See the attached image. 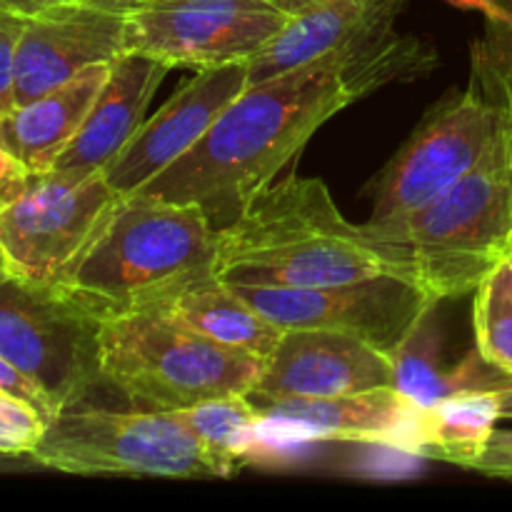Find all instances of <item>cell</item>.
<instances>
[{"instance_id":"6da1fadb","label":"cell","mask_w":512,"mask_h":512,"mask_svg":"<svg viewBox=\"0 0 512 512\" xmlns=\"http://www.w3.org/2000/svg\"><path fill=\"white\" fill-rule=\"evenodd\" d=\"M433 50L388 38L330 53L288 73L245 85L208 133L138 193L195 203L228 225L333 115L363 95L433 68Z\"/></svg>"},{"instance_id":"7a4b0ae2","label":"cell","mask_w":512,"mask_h":512,"mask_svg":"<svg viewBox=\"0 0 512 512\" xmlns=\"http://www.w3.org/2000/svg\"><path fill=\"white\" fill-rule=\"evenodd\" d=\"M215 275L225 283L320 288L398 275L415 280L408 250L340 213L320 178H275L218 228ZM418 283V280H415Z\"/></svg>"},{"instance_id":"3957f363","label":"cell","mask_w":512,"mask_h":512,"mask_svg":"<svg viewBox=\"0 0 512 512\" xmlns=\"http://www.w3.org/2000/svg\"><path fill=\"white\" fill-rule=\"evenodd\" d=\"M473 73L498 108V135L485 158L440 198L393 225L368 228L403 245L415 280L435 300L475 293L498 260L512 253V80L478 48Z\"/></svg>"},{"instance_id":"277c9868","label":"cell","mask_w":512,"mask_h":512,"mask_svg":"<svg viewBox=\"0 0 512 512\" xmlns=\"http://www.w3.org/2000/svg\"><path fill=\"white\" fill-rule=\"evenodd\" d=\"M215 255L218 225L200 205L135 193L115 200L60 285L110 318L215 273Z\"/></svg>"},{"instance_id":"5b68a950","label":"cell","mask_w":512,"mask_h":512,"mask_svg":"<svg viewBox=\"0 0 512 512\" xmlns=\"http://www.w3.org/2000/svg\"><path fill=\"white\" fill-rule=\"evenodd\" d=\"M100 348L103 383L160 413L248 395L263 373V360L203 338L158 303L103 318Z\"/></svg>"},{"instance_id":"8992f818","label":"cell","mask_w":512,"mask_h":512,"mask_svg":"<svg viewBox=\"0 0 512 512\" xmlns=\"http://www.w3.org/2000/svg\"><path fill=\"white\" fill-rule=\"evenodd\" d=\"M103 318L60 283L0 280V355L48 403L50 415L103 383Z\"/></svg>"},{"instance_id":"52a82bcc","label":"cell","mask_w":512,"mask_h":512,"mask_svg":"<svg viewBox=\"0 0 512 512\" xmlns=\"http://www.w3.org/2000/svg\"><path fill=\"white\" fill-rule=\"evenodd\" d=\"M40 468L118 478H213L203 450L173 413L65 405L33 453Z\"/></svg>"},{"instance_id":"ba28073f","label":"cell","mask_w":512,"mask_h":512,"mask_svg":"<svg viewBox=\"0 0 512 512\" xmlns=\"http://www.w3.org/2000/svg\"><path fill=\"white\" fill-rule=\"evenodd\" d=\"M498 108L470 75L468 88L445 95L425 113L373 183L370 225H393L453 188L485 158L498 135Z\"/></svg>"},{"instance_id":"9c48e42d","label":"cell","mask_w":512,"mask_h":512,"mask_svg":"<svg viewBox=\"0 0 512 512\" xmlns=\"http://www.w3.org/2000/svg\"><path fill=\"white\" fill-rule=\"evenodd\" d=\"M125 53L165 68L248 63L290 20L273 0H125Z\"/></svg>"},{"instance_id":"30bf717a","label":"cell","mask_w":512,"mask_h":512,"mask_svg":"<svg viewBox=\"0 0 512 512\" xmlns=\"http://www.w3.org/2000/svg\"><path fill=\"white\" fill-rule=\"evenodd\" d=\"M118 198L103 173L83 180L33 175L28 190L0 210V253L8 275L63 283Z\"/></svg>"},{"instance_id":"8fae6325","label":"cell","mask_w":512,"mask_h":512,"mask_svg":"<svg viewBox=\"0 0 512 512\" xmlns=\"http://www.w3.org/2000/svg\"><path fill=\"white\" fill-rule=\"evenodd\" d=\"M270 323L283 330L310 328L358 335L383 350H393L440 300L430 298L415 280L398 275L358 280L348 285L285 288V285L228 283Z\"/></svg>"},{"instance_id":"7c38bea8","label":"cell","mask_w":512,"mask_h":512,"mask_svg":"<svg viewBox=\"0 0 512 512\" xmlns=\"http://www.w3.org/2000/svg\"><path fill=\"white\" fill-rule=\"evenodd\" d=\"M125 0H78L30 15L15 60V108L125 53Z\"/></svg>"},{"instance_id":"4fadbf2b","label":"cell","mask_w":512,"mask_h":512,"mask_svg":"<svg viewBox=\"0 0 512 512\" xmlns=\"http://www.w3.org/2000/svg\"><path fill=\"white\" fill-rule=\"evenodd\" d=\"M248 85V63H228L198 70L143 120L123 150L105 165L110 188L125 198L158 178L165 168L183 158L218 120V115Z\"/></svg>"},{"instance_id":"5bb4252c","label":"cell","mask_w":512,"mask_h":512,"mask_svg":"<svg viewBox=\"0 0 512 512\" xmlns=\"http://www.w3.org/2000/svg\"><path fill=\"white\" fill-rule=\"evenodd\" d=\"M380 388H393L388 350L358 335L293 328L285 330L248 395L333 398Z\"/></svg>"},{"instance_id":"9a60e30c","label":"cell","mask_w":512,"mask_h":512,"mask_svg":"<svg viewBox=\"0 0 512 512\" xmlns=\"http://www.w3.org/2000/svg\"><path fill=\"white\" fill-rule=\"evenodd\" d=\"M263 418L298 440H350L418 453L420 408L395 388L333 398H258Z\"/></svg>"},{"instance_id":"2e32d148","label":"cell","mask_w":512,"mask_h":512,"mask_svg":"<svg viewBox=\"0 0 512 512\" xmlns=\"http://www.w3.org/2000/svg\"><path fill=\"white\" fill-rule=\"evenodd\" d=\"M400 5L403 0H310L248 60V83L388 38Z\"/></svg>"},{"instance_id":"e0dca14e","label":"cell","mask_w":512,"mask_h":512,"mask_svg":"<svg viewBox=\"0 0 512 512\" xmlns=\"http://www.w3.org/2000/svg\"><path fill=\"white\" fill-rule=\"evenodd\" d=\"M168 70L163 63L140 53H123L115 58L88 118L55 160L50 173L65 180H83L103 173L105 165L143 125L150 100Z\"/></svg>"},{"instance_id":"ac0fdd59","label":"cell","mask_w":512,"mask_h":512,"mask_svg":"<svg viewBox=\"0 0 512 512\" xmlns=\"http://www.w3.org/2000/svg\"><path fill=\"white\" fill-rule=\"evenodd\" d=\"M110 65L100 63L80 70L58 88L18 105L5 115V148L28 168L30 175H48L110 75Z\"/></svg>"},{"instance_id":"d6986e66","label":"cell","mask_w":512,"mask_h":512,"mask_svg":"<svg viewBox=\"0 0 512 512\" xmlns=\"http://www.w3.org/2000/svg\"><path fill=\"white\" fill-rule=\"evenodd\" d=\"M438 305L425 310L423 318L390 350L393 388L408 395L420 408L463 393H490L510 383V375L490 365L478 348L458 365L445 363L443 330L438 325Z\"/></svg>"},{"instance_id":"ffe728a7","label":"cell","mask_w":512,"mask_h":512,"mask_svg":"<svg viewBox=\"0 0 512 512\" xmlns=\"http://www.w3.org/2000/svg\"><path fill=\"white\" fill-rule=\"evenodd\" d=\"M158 305H163L173 318H178L180 323H185L203 338L243 350L263 363L270 358L285 333L280 325L270 323L253 305L245 303L215 273L200 275V278L180 285L163 300H158Z\"/></svg>"},{"instance_id":"44dd1931","label":"cell","mask_w":512,"mask_h":512,"mask_svg":"<svg viewBox=\"0 0 512 512\" xmlns=\"http://www.w3.org/2000/svg\"><path fill=\"white\" fill-rule=\"evenodd\" d=\"M173 415L200 445L213 478H230L240 463H253L258 455L265 418L248 395H220Z\"/></svg>"},{"instance_id":"7402d4cb","label":"cell","mask_w":512,"mask_h":512,"mask_svg":"<svg viewBox=\"0 0 512 512\" xmlns=\"http://www.w3.org/2000/svg\"><path fill=\"white\" fill-rule=\"evenodd\" d=\"M500 405L495 393H463L438 400L420 413L418 455L458 465L495 430Z\"/></svg>"},{"instance_id":"603a6c76","label":"cell","mask_w":512,"mask_h":512,"mask_svg":"<svg viewBox=\"0 0 512 512\" xmlns=\"http://www.w3.org/2000/svg\"><path fill=\"white\" fill-rule=\"evenodd\" d=\"M473 330L478 353L512 378V253L475 288Z\"/></svg>"},{"instance_id":"cb8c5ba5","label":"cell","mask_w":512,"mask_h":512,"mask_svg":"<svg viewBox=\"0 0 512 512\" xmlns=\"http://www.w3.org/2000/svg\"><path fill=\"white\" fill-rule=\"evenodd\" d=\"M48 423L50 415L40 405L0 385V458L33 463Z\"/></svg>"},{"instance_id":"d4e9b609","label":"cell","mask_w":512,"mask_h":512,"mask_svg":"<svg viewBox=\"0 0 512 512\" xmlns=\"http://www.w3.org/2000/svg\"><path fill=\"white\" fill-rule=\"evenodd\" d=\"M25 15L0 10V108L15 110V60L25 30Z\"/></svg>"},{"instance_id":"484cf974","label":"cell","mask_w":512,"mask_h":512,"mask_svg":"<svg viewBox=\"0 0 512 512\" xmlns=\"http://www.w3.org/2000/svg\"><path fill=\"white\" fill-rule=\"evenodd\" d=\"M458 465L465 470H473V473L488 475V478L512 480V430L495 428Z\"/></svg>"},{"instance_id":"4316f807","label":"cell","mask_w":512,"mask_h":512,"mask_svg":"<svg viewBox=\"0 0 512 512\" xmlns=\"http://www.w3.org/2000/svg\"><path fill=\"white\" fill-rule=\"evenodd\" d=\"M508 10L505 23H488V38L478 43L475 48L505 75L512 80V0H498Z\"/></svg>"},{"instance_id":"83f0119b","label":"cell","mask_w":512,"mask_h":512,"mask_svg":"<svg viewBox=\"0 0 512 512\" xmlns=\"http://www.w3.org/2000/svg\"><path fill=\"white\" fill-rule=\"evenodd\" d=\"M30 180L33 175L28 173V168L0 143V210L20 198L28 190Z\"/></svg>"},{"instance_id":"f1b7e54d","label":"cell","mask_w":512,"mask_h":512,"mask_svg":"<svg viewBox=\"0 0 512 512\" xmlns=\"http://www.w3.org/2000/svg\"><path fill=\"white\" fill-rule=\"evenodd\" d=\"M448 3L463 10H478V13L485 15L488 23H505L508 20V10L498 0H448Z\"/></svg>"},{"instance_id":"f546056e","label":"cell","mask_w":512,"mask_h":512,"mask_svg":"<svg viewBox=\"0 0 512 512\" xmlns=\"http://www.w3.org/2000/svg\"><path fill=\"white\" fill-rule=\"evenodd\" d=\"M63 3H78V0H0V10H10V13L30 18V15H38L43 13V10L55 8V5Z\"/></svg>"},{"instance_id":"4dcf8cb0","label":"cell","mask_w":512,"mask_h":512,"mask_svg":"<svg viewBox=\"0 0 512 512\" xmlns=\"http://www.w3.org/2000/svg\"><path fill=\"white\" fill-rule=\"evenodd\" d=\"M500 405V420H512V380L500 390H493Z\"/></svg>"},{"instance_id":"1f68e13d","label":"cell","mask_w":512,"mask_h":512,"mask_svg":"<svg viewBox=\"0 0 512 512\" xmlns=\"http://www.w3.org/2000/svg\"><path fill=\"white\" fill-rule=\"evenodd\" d=\"M275 5H280L283 10H288V13H295V10H300L303 5H308L310 0H273Z\"/></svg>"},{"instance_id":"d6a6232c","label":"cell","mask_w":512,"mask_h":512,"mask_svg":"<svg viewBox=\"0 0 512 512\" xmlns=\"http://www.w3.org/2000/svg\"><path fill=\"white\" fill-rule=\"evenodd\" d=\"M25 465H33V463H25V460H10V458H0V470L25 468Z\"/></svg>"},{"instance_id":"836d02e7","label":"cell","mask_w":512,"mask_h":512,"mask_svg":"<svg viewBox=\"0 0 512 512\" xmlns=\"http://www.w3.org/2000/svg\"><path fill=\"white\" fill-rule=\"evenodd\" d=\"M5 115H8V113L0 108V143H3V145H5Z\"/></svg>"},{"instance_id":"e575fe53","label":"cell","mask_w":512,"mask_h":512,"mask_svg":"<svg viewBox=\"0 0 512 512\" xmlns=\"http://www.w3.org/2000/svg\"><path fill=\"white\" fill-rule=\"evenodd\" d=\"M8 278V270H5V260H3V253H0V280Z\"/></svg>"}]
</instances>
